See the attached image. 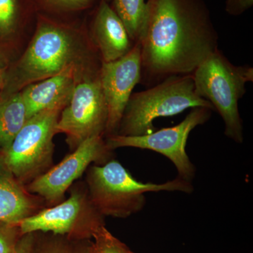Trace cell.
Wrapping results in <instances>:
<instances>
[{"label": "cell", "instance_id": "6da1fadb", "mask_svg": "<svg viewBox=\"0 0 253 253\" xmlns=\"http://www.w3.org/2000/svg\"><path fill=\"white\" fill-rule=\"evenodd\" d=\"M141 44L140 83L152 86L192 74L218 49V35L201 0H147Z\"/></svg>", "mask_w": 253, "mask_h": 253}, {"label": "cell", "instance_id": "7a4b0ae2", "mask_svg": "<svg viewBox=\"0 0 253 253\" xmlns=\"http://www.w3.org/2000/svg\"><path fill=\"white\" fill-rule=\"evenodd\" d=\"M89 200L101 216L125 218L139 212L146 205L145 194L160 191L191 194L190 181L176 178L162 184L142 182L116 160L92 166L87 174Z\"/></svg>", "mask_w": 253, "mask_h": 253}, {"label": "cell", "instance_id": "3957f363", "mask_svg": "<svg viewBox=\"0 0 253 253\" xmlns=\"http://www.w3.org/2000/svg\"><path fill=\"white\" fill-rule=\"evenodd\" d=\"M197 107L214 111L209 101L196 94L192 74L171 76L146 90L131 94L116 134H151L156 129L154 122L157 118L175 116Z\"/></svg>", "mask_w": 253, "mask_h": 253}, {"label": "cell", "instance_id": "277c9868", "mask_svg": "<svg viewBox=\"0 0 253 253\" xmlns=\"http://www.w3.org/2000/svg\"><path fill=\"white\" fill-rule=\"evenodd\" d=\"M192 76L196 94L209 101L224 121L225 135L242 143L239 101L246 94V84L253 81V67L235 66L217 49L196 68Z\"/></svg>", "mask_w": 253, "mask_h": 253}, {"label": "cell", "instance_id": "5b68a950", "mask_svg": "<svg viewBox=\"0 0 253 253\" xmlns=\"http://www.w3.org/2000/svg\"><path fill=\"white\" fill-rule=\"evenodd\" d=\"M79 50L77 42L67 31L53 25H42L15 66L8 93L18 92L78 65Z\"/></svg>", "mask_w": 253, "mask_h": 253}, {"label": "cell", "instance_id": "8992f818", "mask_svg": "<svg viewBox=\"0 0 253 253\" xmlns=\"http://www.w3.org/2000/svg\"><path fill=\"white\" fill-rule=\"evenodd\" d=\"M65 106H54L29 118L9 146L3 150L1 164L20 182L36 179L49 166L56 123Z\"/></svg>", "mask_w": 253, "mask_h": 253}, {"label": "cell", "instance_id": "52a82bcc", "mask_svg": "<svg viewBox=\"0 0 253 253\" xmlns=\"http://www.w3.org/2000/svg\"><path fill=\"white\" fill-rule=\"evenodd\" d=\"M212 111L207 108H194L184 121L175 126L163 128L146 135L114 134L108 136L106 146L111 151L118 148L131 147L162 154L175 166L178 178L191 182L196 174V168L186 154V142L191 131L207 122Z\"/></svg>", "mask_w": 253, "mask_h": 253}, {"label": "cell", "instance_id": "ba28073f", "mask_svg": "<svg viewBox=\"0 0 253 253\" xmlns=\"http://www.w3.org/2000/svg\"><path fill=\"white\" fill-rule=\"evenodd\" d=\"M108 109L99 76H84L76 84L71 99L60 114L56 132L67 136L76 148L94 136H103L107 123Z\"/></svg>", "mask_w": 253, "mask_h": 253}, {"label": "cell", "instance_id": "9c48e42d", "mask_svg": "<svg viewBox=\"0 0 253 253\" xmlns=\"http://www.w3.org/2000/svg\"><path fill=\"white\" fill-rule=\"evenodd\" d=\"M111 151L103 136L88 138L59 164L32 181L28 191L51 204L59 202L73 181L84 173L91 163L103 164L109 161Z\"/></svg>", "mask_w": 253, "mask_h": 253}, {"label": "cell", "instance_id": "30bf717a", "mask_svg": "<svg viewBox=\"0 0 253 253\" xmlns=\"http://www.w3.org/2000/svg\"><path fill=\"white\" fill-rule=\"evenodd\" d=\"M141 77V44L139 41L132 49L111 62L101 61L99 78L108 109L105 134H117L123 113L134 86Z\"/></svg>", "mask_w": 253, "mask_h": 253}, {"label": "cell", "instance_id": "8fae6325", "mask_svg": "<svg viewBox=\"0 0 253 253\" xmlns=\"http://www.w3.org/2000/svg\"><path fill=\"white\" fill-rule=\"evenodd\" d=\"M102 217L89 200L80 191H73L71 197L61 204L43 210L15 223L21 236L41 231L65 234L71 232L81 219Z\"/></svg>", "mask_w": 253, "mask_h": 253}, {"label": "cell", "instance_id": "7c38bea8", "mask_svg": "<svg viewBox=\"0 0 253 253\" xmlns=\"http://www.w3.org/2000/svg\"><path fill=\"white\" fill-rule=\"evenodd\" d=\"M79 65L70 66L62 72L33 83L21 91L27 110L28 118L56 106H66L78 81Z\"/></svg>", "mask_w": 253, "mask_h": 253}, {"label": "cell", "instance_id": "4fadbf2b", "mask_svg": "<svg viewBox=\"0 0 253 253\" xmlns=\"http://www.w3.org/2000/svg\"><path fill=\"white\" fill-rule=\"evenodd\" d=\"M93 36L104 62L121 59L135 44L116 11L104 1H101L95 18Z\"/></svg>", "mask_w": 253, "mask_h": 253}, {"label": "cell", "instance_id": "5bb4252c", "mask_svg": "<svg viewBox=\"0 0 253 253\" xmlns=\"http://www.w3.org/2000/svg\"><path fill=\"white\" fill-rule=\"evenodd\" d=\"M32 194L0 164V221L15 224L38 212L39 204Z\"/></svg>", "mask_w": 253, "mask_h": 253}, {"label": "cell", "instance_id": "9a60e30c", "mask_svg": "<svg viewBox=\"0 0 253 253\" xmlns=\"http://www.w3.org/2000/svg\"><path fill=\"white\" fill-rule=\"evenodd\" d=\"M28 120L21 91L8 93L0 99V149L9 146Z\"/></svg>", "mask_w": 253, "mask_h": 253}, {"label": "cell", "instance_id": "2e32d148", "mask_svg": "<svg viewBox=\"0 0 253 253\" xmlns=\"http://www.w3.org/2000/svg\"><path fill=\"white\" fill-rule=\"evenodd\" d=\"M147 0H114V11L134 43L137 42L146 18Z\"/></svg>", "mask_w": 253, "mask_h": 253}, {"label": "cell", "instance_id": "e0dca14e", "mask_svg": "<svg viewBox=\"0 0 253 253\" xmlns=\"http://www.w3.org/2000/svg\"><path fill=\"white\" fill-rule=\"evenodd\" d=\"M91 236L94 239L90 248L92 253H134L114 237L104 224L95 228Z\"/></svg>", "mask_w": 253, "mask_h": 253}, {"label": "cell", "instance_id": "ac0fdd59", "mask_svg": "<svg viewBox=\"0 0 253 253\" xmlns=\"http://www.w3.org/2000/svg\"><path fill=\"white\" fill-rule=\"evenodd\" d=\"M21 236L16 224L0 221V253H13Z\"/></svg>", "mask_w": 253, "mask_h": 253}, {"label": "cell", "instance_id": "d6986e66", "mask_svg": "<svg viewBox=\"0 0 253 253\" xmlns=\"http://www.w3.org/2000/svg\"><path fill=\"white\" fill-rule=\"evenodd\" d=\"M16 0H0V33L7 35L13 31L16 21Z\"/></svg>", "mask_w": 253, "mask_h": 253}, {"label": "cell", "instance_id": "ffe728a7", "mask_svg": "<svg viewBox=\"0 0 253 253\" xmlns=\"http://www.w3.org/2000/svg\"><path fill=\"white\" fill-rule=\"evenodd\" d=\"M253 5V0H226V11L232 16H239L249 9Z\"/></svg>", "mask_w": 253, "mask_h": 253}, {"label": "cell", "instance_id": "44dd1931", "mask_svg": "<svg viewBox=\"0 0 253 253\" xmlns=\"http://www.w3.org/2000/svg\"><path fill=\"white\" fill-rule=\"evenodd\" d=\"M33 233L22 235L18 239L13 253H34Z\"/></svg>", "mask_w": 253, "mask_h": 253}, {"label": "cell", "instance_id": "7402d4cb", "mask_svg": "<svg viewBox=\"0 0 253 253\" xmlns=\"http://www.w3.org/2000/svg\"><path fill=\"white\" fill-rule=\"evenodd\" d=\"M34 253H69L66 249L58 246H50L47 247L42 248V249L36 251L34 249Z\"/></svg>", "mask_w": 253, "mask_h": 253}, {"label": "cell", "instance_id": "603a6c76", "mask_svg": "<svg viewBox=\"0 0 253 253\" xmlns=\"http://www.w3.org/2000/svg\"><path fill=\"white\" fill-rule=\"evenodd\" d=\"M63 4L72 6H84L89 4L91 0H57Z\"/></svg>", "mask_w": 253, "mask_h": 253}, {"label": "cell", "instance_id": "cb8c5ba5", "mask_svg": "<svg viewBox=\"0 0 253 253\" xmlns=\"http://www.w3.org/2000/svg\"><path fill=\"white\" fill-rule=\"evenodd\" d=\"M81 253H91V249H88L84 250V251H83V252Z\"/></svg>", "mask_w": 253, "mask_h": 253}, {"label": "cell", "instance_id": "d4e9b609", "mask_svg": "<svg viewBox=\"0 0 253 253\" xmlns=\"http://www.w3.org/2000/svg\"><path fill=\"white\" fill-rule=\"evenodd\" d=\"M1 83H2V78H1V74L0 72V86H1Z\"/></svg>", "mask_w": 253, "mask_h": 253}]
</instances>
